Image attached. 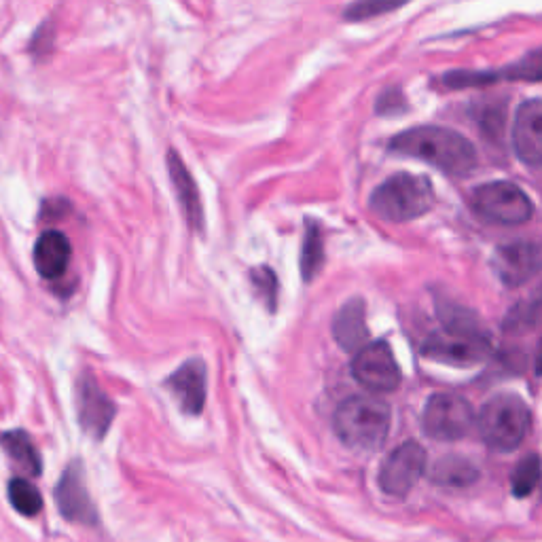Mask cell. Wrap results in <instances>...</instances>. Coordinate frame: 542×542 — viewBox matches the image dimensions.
Instances as JSON below:
<instances>
[{"mask_svg":"<svg viewBox=\"0 0 542 542\" xmlns=\"http://www.w3.org/2000/svg\"><path fill=\"white\" fill-rule=\"evenodd\" d=\"M390 151L426 161L449 176H466L477 166L473 142L439 125H420L396 134L390 140Z\"/></svg>","mask_w":542,"mask_h":542,"instance_id":"cell-1","label":"cell"},{"mask_svg":"<svg viewBox=\"0 0 542 542\" xmlns=\"http://www.w3.org/2000/svg\"><path fill=\"white\" fill-rule=\"evenodd\" d=\"M392 424L390 407L375 396H350L335 415L333 428L343 445L356 451H375L388 439Z\"/></svg>","mask_w":542,"mask_h":542,"instance_id":"cell-2","label":"cell"},{"mask_svg":"<svg viewBox=\"0 0 542 542\" xmlns=\"http://www.w3.org/2000/svg\"><path fill=\"white\" fill-rule=\"evenodd\" d=\"M437 195L426 176L394 174L371 195V210L388 223H407L435 208Z\"/></svg>","mask_w":542,"mask_h":542,"instance_id":"cell-3","label":"cell"},{"mask_svg":"<svg viewBox=\"0 0 542 542\" xmlns=\"http://www.w3.org/2000/svg\"><path fill=\"white\" fill-rule=\"evenodd\" d=\"M530 422L532 415L526 401L513 392H502L483 405L477 428L490 449L513 451L526 439Z\"/></svg>","mask_w":542,"mask_h":542,"instance_id":"cell-4","label":"cell"},{"mask_svg":"<svg viewBox=\"0 0 542 542\" xmlns=\"http://www.w3.org/2000/svg\"><path fill=\"white\" fill-rule=\"evenodd\" d=\"M473 208L483 219L498 225H523L534 214L530 197L509 180H494L477 187L473 193Z\"/></svg>","mask_w":542,"mask_h":542,"instance_id":"cell-5","label":"cell"},{"mask_svg":"<svg viewBox=\"0 0 542 542\" xmlns=\"http://www.w3.org/2000/svg\"><path fill=\"white\" fill-rule=\"evenodd\" d=\"M475 426V411L464 396L441 392L432 394L424 413L422 428L435 441H458L464 439Z\"/></svg>","mask_w":542,"mask_h":542,"instance_id":"cell-6","label":"cell"},{"mask_svg":"<svg viewBox=\"0 0 542 542\" xmlns=\"http://www.w3.org/2000/svg\"><path fill=\"white\" fill-rule=\"evenodd\" d=\"M492 343L485 333H449L430 335L422 346V354L437 363L454 367H473L490 356Z\"/></svg>","mask_w":542,"mask_h":542,"instance_id":"cell-7","label":"cell"},{"mask_svg":"<svg viewBox=\"0 0 542 542\" xmlns=\"http://www.w3.org/2000/svg\"><path fill=\"white\" fill-rule=\"evenodd\" d=\"M352 375L369 392H394L403 382L399 363L386 341H373L352 360Z\"/></svg>","mask_w":542,"mask_h":542,"instance_id":"cell-8","label":"cell"},{"mask_svg":"<svg viewBox=\"0 0 542 542\" xmlns=\"http://www.w3.org/2000/svg\"><path fill=\"white\" fill-rule=\"evenodd\" d=\"M426 468V449L415 443L407 441L396 447L392 454L384 460L382 468H379V487L382 492L394 498H405L415 483H418L424 475Z\"/></svg>","mask_w":542,"mask_h":542,"instance_id":"cell-9","label":"cell"},{"mask_svg":"<svg viewBox=\"0 0 542 542\" xmlns=\"http://www.w3.org/2000/svg\"><path fill=\"white\" fill-rule=\"evenodd\" d=\"M542 81V49L530 51L528 56L504 66L502 70H449L443 75V85L447 89H468L485 87L494 81Z\"/></svg>","mask_w":542,"mask_h":542,"instance_id":"cell-10","label":"cell"},{"mask_svg":"<svg viewBox=\"0 0 542 542\" xmlns=\"http://www.w3.org/2000/svg\"><path fill=\"white\" fill-rule=\"evenodd\" d=\"M77 415L81 428L94 439H104L115 420V405L89 373H83L77 382Z\"/></svg>","mask_w":542,"mask_h":542,"instance_id":"cell-11","label":"cell"},{"mask_svg":"<svg viewBox=\"0 0 542 542\" xmlns=\"http://www.w3.org/2000/svg\"><path fill=\"white\" fill-rule=\"evenodd\" d=\"M492 267L502 284L521 286L542 269V248L532 242H515L494 250Z\"/></svg>","mask_w":542,"mask_h":542,"instance_id":"cell-12","label":"cell"},{"mask_svg":"<svg viewBox=\"0 0 542 542\" xmlns=\"http://www.w3.org/2000/svg\"><path fill=\"white\" fill-rule=\"evenodd\" d=\"M56 502H58L60 513L68 521L83 523V526H94V523L98 521L94 502L87 492L81 462H72L66 468V473L62 475L56 487Z\"/></svg>","mask_w":542,"mask_h":542,"instance_id":"cell-13","label":"cell"},{"mask_svg":"<svg viewBox=\"0 0 542 542\" xmlns=\"http://www.w3.org/2000/svg\"><path fill=\"white\" fill-rule=\"evenodd\" d=\"M513 149L523 164L542 168V100L534 98L517 108Z\"/></svg>","mask_w":542,"mask_h":542,"instance_id":"cell-14","label":"cell"},{"mask_svg":"<svg viewBox=\"0 0 542 542\" xmlns=\"http://www.w3.org/2000/svg\"><path fill=\"white\" fill-rule=\"evenodd\" d=\"M166 386L176 396V401L185 413L200 415L206 403V365L202 358H191L183 367H178L168 379Z\"/></svg>","mask_w":542,"mask_h":542,"instance_id":"cell-15","label":"cell"},{"mask_svg":"<svg viewBox=\"0 0 542 542\" xmlns=\"http://www.w3.org/2000/svg\"><path fill=\"white\" fill-rule=\"evenodd\" d=\"M333 337L346 352H360L369 346L367 307L363 299H350L341 305L333 320Z\"/></svg>","mask_w":542,"mask_h":542,"instance_id":"cell-16","label":"cell"},{"mask_svg":"<svg viewBox=\"0 0 542 542\" xmlns=\"http://www.w3.org/2000/svg\"><path fill=\"white\" fill-rule=\"evenodd\" d=\"M72 248L62 231L49 229L41 233V238L34 244V267L45 280H56L64 276L70 265Z\"/></svg>","mask_w":542,"mask_h":542,"instance_id":"cell-17","label":"cell"},{"mask_svg":"<svg viewBox=\"0 0 542 542\" xmlns=\"http://www.w3.org/2000/svg\"><path fill=\"white\" fill-rule=\"evenodd\" d=\"M168 168H170V178L172 185L178 197V204L183 208L187 221L193 229H204V206L200 200V191H197L195 180L191 172L187 170L185 161L180 159L176 151L168 153Z\"/></svg>","mask_w":542,"mask_h":542,"instance_id":"cell-18","label":"cell"},{"mask_svg":"<svg viewBox=\"0 0 542 542\" xmlns=\"http://www.w3.org/2000/svg\"><path fill=\"white\" fill-rule=\"evenodd\" d=\"M430 479L443 487H468L479 479V468L462 456H447L432 466Z\"/></svg>","mask_w":542,"mask_h":542,"instance_id":"cell-19","label":"cell"},{"mask_svg":"<svg viewBox=\"0 0 542 542\" xmlns=\"http://www.w3.org/2000/svg\"><path fill=\"white\" fill-rule=\"evenodd\" d=\"M0 443H3L7 454L13 458V462L26 471L28 475L36 477L41 475L43 464H41V456L39 451H36L32 439L26 435L24 430H11L5 432V435H0Z\"/></svg>","mask_w":542,"mask_h":542,"instance_id":"cell-20","label":"cell"},{"mask_svg":"<svg viewBox=\"0 0 542 542\" xmlns=\"http://www.w3.org/2000/svg\"><path fill=\"white\" fill-rule=\"evenodd\" d=\"M542 324V286L530 295L526 301H519L513 310L504 318L502 329L513 335L530 333Z\"/></svg>","mask_w":542,"mask_h":542,"instance_id":"cell-21","label":"cell"},{"mask_svg":"<svg viewBox=\"0 0 542 542\" xmlns=\"http://www.w3.org/2000/svg\"><path fill=\"white\" fill-rule=\"evenodd\" d=\"M324 265V240L322 229L316 221H307L305 240L301 250V276L305 282H312Z\"/></svg>","mask_w":542,"mask_h":542,"instance_id":"cell-22","label":"cell"},{"mask_svg":"<svg viewBox=\"0 0 542 542\" xmlns=\"http://www.w3.org/2000/svg\"><path fill=\"white\" fill-rule=\"evenodd\" d=\"M9 500L17 513L36 517L43 509V498L36 487L26 479H13L9 483Z\"/></svg>","mask_w":542,"mask_h":542,"instance_id":"cell-23","label":"cell"},{"mask_svg":"<svg viewBox=\"0 0 542 542\" xmlns=\"http://www.w3.org/2000/svg\"><path fill=\"white\" fill-rule=\"evenodd\" d=\"M540 475H542V464H540V458L536 454L523 458L513 471V477H511V487H513V494L517 498H526L530 496L538 483H540Z\"/></svg>","mask_w":542,"mask_h":542,"instance_id":"cell-24","label":"cell"},{"mask_svg":"<svg viewBox=\"0 0 542 542\" xmlns=\"http://www.w3.org/2000/svg\"><path fill=\"white\" fill-rule=\"evenodd\" d=\"M250 280H252V284H255L257 293L263 299V303L269 307V312H276V305H278V278H276L274 271H271L269 267H257V269H252Z\"/></svg>","mask_w":542,"mask_h":542,"instance_id":"cell-25","label":"cell"},{"mask_svg":"<svg viewBox=\"0 0 542 542\" xmlns=\"http://www.w3.org/2000/svg\"><path fill=\"white\" fill-rule=\"evenodd\" d=\"M405 3H388V0H367V3H356L346 9L343 13V20L346 22H363L369 20V17H377L382 13H390L401 9Z\"/></svg>","mask_w":542,"mask_h":542,"instance_id":"cell-26","label":"cell"},{"mask_svg":"<svg viewBox=\"0 0 542 542\" xmlns=\"http://www.w3.org/2000/svg\"><path fill=\"white\" fill-rule=\"evenodd\" d=\"M405 108V100L399 89H388V92L377 100V113L379 115H394Z\"/></svg>","mask_w":542,"mask_h":542,"instance_id":"cell-27","label":"cell"},{"mask_svg":"<svg viewBox=\"0 0 542 542\" xmlns=\"http://www.w3.org/2000/svg\"><path fill=\"white\" fill-rule=\"evenodd\" d=\"M536 375H542V341H540L538 354H536Z\"/></svg>","mask_w":542,"mask_h":542,"instance_id":"cell-28","label":"cell"}]
</instances>
